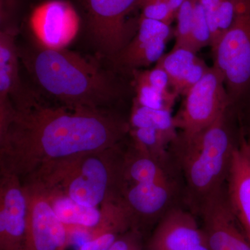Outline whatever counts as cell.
Listing matches in <instances>:
<instances>
[{"label":"cell","instance_id":"5b68a950","mask_svg":"<svg viewBox=\"0 0 250 250\" xmlns=\"http://www.w3.org/2000/svg\"><path fill=\"white\" fill-rule=\"evenodd\" d=\"M213 54L233 104L250 90V0H236L232 24Z\"/></svg>","mask_w":250,"mask_h":250},{"label":"cell","instance_id":"52a82bcc","mask_svg":"<svg viewBox=\"0 0 250 250\" xmlns=\"http://www.w3.org/2000/svg\"><path fill=\"white\" fill-rule=\"evenodd\" d=\"M90 41L102 57H114L131 39L126 18L137 9L139 0H81Z\"/></svg>","mask_w":250,"mask_h":250},{"label":"cell","instance_id":"3957f363","mask_svg":"<svg viewBox=\"0 0 250 250\" xmlns=\"http://www.w3.org/2000/svg\"><path fill=\"white\" fill-rule=\"evenodd\" d=\"M125 149L121 145L43 164L22 180L59 190L80 205L100 207L120 198Z\"/></svg>","mask_w":250,"mask_h":250},{"label":"cell","instance_id":"5bb4252c","mask_svg":"<svg viewBox=\"0 0 250 250\" xmlns=\"http://www.w3.org/2000/svg\"><path fill=\"white\" fill-rule=\"evenodd\" d=\"M175 195V184L171 179L154 183L124 184L120 198L132 219V229L138 231L141 223L161 218L172 208Z\"/></svg>","mask_w":250,"mask_h":250},{"label":"cell","instance_id":"44dd1931","mask_svg":"<svg viewBox=\"0 0 250 250\" xmlns=\"http://www.w3.org/2000/svg\"><path fill=\"white\" fill-rule=\"evenodd\" d=\"M131 144L136 149L155 159L169 170L172 143L164 135L152 128H130Z\"/></svg>","mask_w":250,"mask_h":250},{"label":"cell","instance_id":"7402d4cb","mask_svg":"<svg viewBox=\"0 0 250 250\" xmlns=\"http://www.w3.org/2000/svg\"><path fill=\"white\" fill-rule=\"evenodd\" d=\"M132 85L136 94L134 103L145 107L172 111L179 97L172 90L164 91L137 79L133 78Z\"/></svg>","mask_w":250,"mask_h":250},{"label":"cell","instance_id":"4316f807","mask_svg":"<svg viewBox=\"0 0 250 250\" xmlns=\"http://www.w3.org/2000/svg\"><path fill=\"white\" fill-rule=\"evenodd\" d=\"M122 234L110 232L94 236L85 241L79 250H107Z\"/></svg>","mask_w":250,"mask_h":250},{"label":"cell","instance_id":"d4e9b609","mask_svg":"<svg viewBox=\"0 0 250 250\" xmlns=\"http://www.w3.org/2000/svg\"><path fill=\"white\" fill-rule=\"evenodd\" d=\"M137 9L141 11L140 17L160 21L170 25L177 15L166 0H139Z\"/></svg>","mask_w":250,"mask_h":250},{"label":"cell","instance_id":"d6986e66","mask_svg":"<svg viewBox=\"0 0 250 250\" xmlns=\"http://www.w3.org/2000/svg\"><path fill=\"white\" fill-rule=\"evenodd\" d=\"M130 128H152L169 140L172 145H177L179 139L172 111L153 109L141 106L133 102L129 120Z\"/></svg>","mask_w":250,"mask_h":250},{"label":"cell","instance_id":"ac0fdd59","mask_svg":"<svg viewBox=\"0 0 250 250\" xmlns=\"http://www.w3.org/2000/svg\"><path fill=\"white\" fill-rule=\"evenodd\" d=\"M171 179L170 171L151 156L136 149L131 143L125 150L122 186L154 183Z\"/></svg>","mask_w":250,"mask_h":250},{"label":"cell","instance_id":"ffe728a7","mask_svg":"<svg viewBox=\"0 0 250 250\" xmlns=\"http://www.w3.org/2000/svg\"><path fill=\"white\" fill-rule=\"evenodd\" d=\"M199 59L197 52L189 47L174 45L172 50L164 54L156 65L165 70L170 79L171 88L179 96L181 85Z\"/></svg>","mask_w":250,"mask_h":250},{"label":"cell","instance_id":"ba28073f","mask_svg":"<svg viewBox=\"0 0 250 250\" xmlns=\"http://www.w3.org/2000/svg\"><path fill=\"white\" fill-rule=\"evenodd\" d=\"M18 27L0 32V121L9 119L16 111H29L42 103L40 95L27 88L20 75Z\"/></svg>","mask_w":250,"mask_h":250},{"label":"cell","instance_id":"277c9868","mask_svg":"<svg viewBox=\"0 0 250 250\" xmlns=\"http://www.w3.org/2000/svg\"><path fill=\"white\" fill-rule=\"evenodd\" d=\"M228 110L177 154L187 182L188 195L197 210L207 199L223 190L238 143L229 124Z\"/></svg>","mask_w":250,"mask_h":250},{"label":"cell","instance_id":"2e32d148","mask_svg":"<svg viewBox=\"0 0 250 250\" xmlns=\"http://www.w3.org/2000/svg\"><path fill=\"white\" fill-rule=\"evenodd\" d=\"M225 191L230 208L250 241V144L243 134L233 152Z\"/></svg>","mask_w":250,"mask_h":250},{"label":"cell","instance_id":"603a6c76","mask_svg":"<svg viewBox=\"0 0 250 250\" xmlns=\"http://www.w3.org/2000/svg\"><path fill=\"white\" fill-rule=\"evenodd\" d=\"M211 45V34L205 10L200 0H196L193 23L189 41V48L197 52L203 47Z\"/></svg>","mask_w":250,"mask_h":250},{"label":"cell","instance_id":"f546056e","mask_svg":"<svg viewBox=\"0 0 250 250\" xmlns=\"http://www.w3.org/2000/svg\"><path fill=\"white\" fill-rule=\"evenodd\" d=\"M188 250H209L208 249V246H207V243H202V244L198 245V246L193 247L191 249Z\"/></svg>","mask_w":250,"mask_h":250},{"label":"cell","instance_id":"4dcf8cb0","mask_svg":"<svg viewBox=\"0 0 250 250\" xmlns=\"http://www.w3.org/2000/svg\"><path fill=\"white\" fill-rule=\"evenodd\" d=\"M248 141H249V143H250V134L249 138H248Z\"/></svg>","mask_w":250,"mask_h":250},{"label":"cell","instance_id":"83f0119b","mask_svg":"<svg viewBox=\"0 0 250 250\" xmlns=\"http://www.w3.org/2000/svg\"><path fill=\"white\" fill-rule=\"evenodd\" d=\"M107 250H141L139 231L130 229L123 233Z\"/></svg>","mask_w":250,"mask_h":250},{"label":"cell","instance_id":"f1b7e54d","mask_svg":"<svg viewBox=\"0 0 250 250\" xmlns=\"http://www.w3.org/2000/svg\"><path fill=\"white\" fill-rule=\"evenodd\" d=\"M186 0H166L172 11L177 14V11Z\"/></svg>","mask_w":250,"mask_h":250},{"label":"cell","instance_id":"9a60e30c","mask_svg":"<svg viewBox=\"0 0 250 250\" xmlns=\"http://www.w3.org/2000/svg\"><path fill=\"white\" fill-rule=\"evenodd\" d=\"M203 229L192 213L172 207L161 217L148 250H188L205 243Z\"/></svg>","mask_w":250,"mask_h":250},{"label":"cell","instance_id":"e0dca14e","mask_svg":"<svg viewBox=\"0 0 250 250\" xmlns=\"http://www.w3.org/2000/svg\"><path fill=\"white\" fill-rule=\"evenodd\" d=\"M27 181L41 188L54 213L67 228L86 234L88 240L98 236L102 218L100 208L80 205L59 190L46 188L32 181Z\"/></svg>","mask_w":250,"mask_h":250},{"label":"cell","instance_id":"8fae6325","mask_svg":"<svg viewBox=\"0 0 250 250\" xmlns=\"http://www.w3.org/2000/svg\"><path fill=\"white\" fill-rule=\"evenodd\" d=\"M29 27L39 45L49 49H64L78 34L80 18L68 1L48 0L33 10Z\"/></svg>","mask_w":250,"mask_h":250},{"label":"cell","instance_id":"4fadbf2b","mask_svg":"<svg viewBox=\"0 0 250 250\" xmlns=\"http://www.w3.org/2000/svg\"><path fill=\"white\" fill-rule=\"evenodd\" d=\"M197 210L209 250H250V241L230 208L225 188L207 199Z\"/></svg>","mask_w":250,"mask_h":250},{"label":"cell","instance_id":"9c48e42d","mask_svg":"<svg viewBox=\"0 0 250 250\" xmlns=\"http://www.w3.org/2000/svg\"><path fill=\"white\" fill-rule=\"evenodd\" d=\"M29 205L25 240L21 250H65L72 235L61 221L37 184L22 181Z\"/></svg>","mask_w":250,"mask_h":250},{"label":"cell","instance_id":"484cf974","mask_svg":"<svg viewBox=\"0 0 250 250\" xmlns=\"http://www.w3.org/2000/svg\"><path fill=\"white\" fill-rule=\"evenodd\" d=\"M200 1L205 10L206 17L209 25L210 34H211L210 47H211L212 52H213L220 41L218 16L223 0H200Z\"/></svg>","mask_w":250,"mask_h":250},{"label":"cell","instance_id":"30bf717a","mask_svg":"<svg viewBox=\"0 0 250 250\" xmlns=\"http://www.w3.org/2000/svg\"><path fill=\"white\" fill-rule=\"evenodd\" d=\"M174 34L170 24L140 17L137 32L129 43L108 59L111 70L129 74L156 63L164 55L166 44Z\"/></svg>","mask_w":250,"mask_h":250},{"label":"cell","instance_id":"7c38bea8","mask_svg":"<svg viewBox=\"0 0 250 250\" xmlns=\"http://www.w3.org/2000/svg\"><path fill=\"white\" fill-rule=\"evenodd\" d=\"M29 205L22 179L0 170V250H21L28 221Z\"/></svg>","mask_w":250,"mask_h":250},{"label":"cell","instance_id":"7a4b0ae2","mask_svg":"<svg viewBox=\"0 0 250 250\" xmlns=\"http://www.w3.org/2000/svg\"><path fill=\"white\" fill-rule=\"evenodd\" d=\"M18 47L20 61L36 86L60 106L111 109L125 93L118 73L76 52L47 48L35 41Z\"/></svg>","mask_w":250,"mask_h":250},{"label":"cell","instance_id":"8992f818","mask_svg":"<svg viewBox=\"0 0 250 250\" xmlns=\"http://www.w3.org/2000/svg\"><path fill=\"white\" fill-rule=\"evenodd\" d=\"M183 103L174 116L181 146L191 142L220 115L231 106L225 79L214 66L184 96Z\"/></svg>","mask_w":250,"mask_h":250},{"label":"cell","instance_id":"6da1fadb","mask_svg":"<svg viewBox=\"0 0 250 250\" xmlns=\"http://www.w3.org/2000/svg\"><path fill=\"white\" fill-rule=\"evenodd\" d=\"M129 130V121L112 109L41 103L16 111L0 134V170L22 179L47 163L123 144Z\"/></svg>","mask_w":250,"mask_h":250},{"label":"cell","instance_id":"cb8c5ba5","mask_svg":"<svg viewBox=\"0 0 250 250\" xmlns=\"http://www.w3.org/2000/svg\"><path fill=\"white\" fill-rule=\"evenodd\" d=\"M196 0H186L179 8L176 15L177 27L174 31L175 43L177 46H188Z\"/></svg>","mask_w":250,"mask_h":250}]
</instances>
